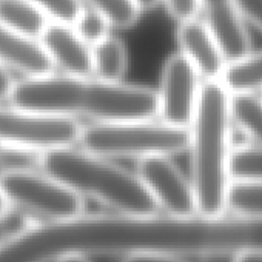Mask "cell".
<instances>
[{"instance_id": "cell-1", "label": "cell", "mask_w": 262, "mask_h": 262, "mask_svg": "<svg viewBox=\"0 0 262 262\" xmlns=\"http://www.w3.org/2000/svg\"><path fill=\"white\" fill-rule=\"evenodd\" d=\"M159 250L182 256L184 221L174 216H77L31 222L0 242V262H57L70 253L122 254Z\"/></svg>"}, {"instance_id": "cell-2", "label": "cell", "mask_w": 262, "mask_h": 262, "mask_svg": "<svg viewBox=\"0 0 262 262\" xmlns=\"http://www.w3.org/2000/svg\"><path fill=\"white\" fill-rule=\"evenodd\" d=\"M13 106L62 116H86L96 122L153 119L158 93L148 86L93 79L90 76L45 74L14 82Z\"/></svg>"}, {"instance_id": "cell-3", "label": "cell", "mask_w": 262, "mask_h": 262, "mask_svg": "<svg viewBox=\"0 0 262 262\" xmlns=\"http://www.w3.org/2000/svg\"><path fill=\"white\" fill-rule=\"evenodd\" d=\"M228 91L216 80L201 85L198 106L190 123L191 187L199 214L217 216L227 210L228 155L231 150V120Z\"/></svg>"}, {"instance_id": "cell-4", "label": "cell", "mask_w": 262, "mask_h": 262, "mask_svg": "<svg viewBox=\"0 0 262 262\" xmlns=\"http://www.w3.org/2000/svg\"><path fill=\"white\" fill-rule=\"evenodd\" d=\"M42 171L56 178L82 198L88 196L119 214L147 217L158 214L159 207L138 174L108 158L86 150L62 147L39 155Z\"/></svg>"}, {"instance_id": "cell-5", "label": "cell", "mask_w": 262, "mask_h": 262, "mask_svg": "<svg viewBox=\"0 0 262 262\" xmlns=\"http://www.w3.org/2000/svg\"><path fill=\"white\" fill-rule=\"evenodd\" d=\"M79 144L103 158L174 156L188 150L190 128L151 119L96 122L82 128Z\"/></svg>"}, {"instance_id": "cell-6", "label": "cell", "mask_w": 262, "mask_h": 262, "mask_svg": "<svg viewBox=\"0 0 262 262\" xmlns=\"http://www.w3.org/2000/svg\"><path fill=\"white\" fill-rule=\"evenodd\" d=\"M0 193L10 207L45 221H67L83 214V198L45 171L8 168L0 173Z\"/></svg>"}, {"instance_id": "cell-7", "label": "cell", "mask_w": 262, "mask_h": 262, "mask_svg": "<svg viewBox=\"0 0 262 262\" xmlns=\"http://www.w3.org/2000/svg\"><path fill=\"white\" fill-rule=\"evenodd\" d=\"M82 123L76 117L19 108L0 106V145L45 153L79 142Z\"/></svg>"}, {"instance_id": "cell-8", "label": "cell", "mask_w": 262, "mask_h": 262, "mask_svg": "<svg viewBox=\"0 0 262 262\" xmlns=\"http://www.w3.org/2000/svg\"><path fill=\"white\" fill-rule=\"evenodd\" d=\"M201 76L181 54L170 56L161 73L158 93V114L162 122L188 128L201 93Z\"/></svg>"}, {"instance_id": "cell-9", "label": "cell", "mask_w": 262, "mask_h": 262, "mask_svg": "<svg viewBox=\"0 0 262 262\" xmlns=\"http://www.w3.org/2000/svg\"><path fill=\"white\" fill-rule=\"evenodd\" d=\"M136 174L156 201L159 210L162 208L168 216L187 217L198 213L191 182L171 162L170 156L139 159Z\"/></svg>"}, {"instance_id": "cell-10", "label": "cell", "mask_w": 262, "mask_h": 262, "mask_svg": "<svg viewBox=\"0 0 262 262\" xmlns=\"http://www.w3.org/2000/svg\"><path fill=\"white\" fill-rule=\"evenodd\" d=\"M204 22L216 37L227 62L250 53L245 20L236 0H199Z\"/></svg>"}, {"instance_id": "cell-11", "label": "cell", "mask_w": 262, "mask_h": 262, "mask_svg": "<svg viewBox=\"0 0 262 262\" xmlns=\"http://www.w3.org/2000/svg\"><path fill=\"white\" fill-rule=\"evenodd\" d=\"M181 54L196 68L205 80H216L227 63V59L204 20L188 19L179 22L176 33Z\"/></svg>"}, {"instance_id": "cell-12", "label": "cell", "mask_w": 262, "mask_h": 262, "mask_svg": "<svg viewBox=\"0 0 262 262\" xmlns=\"http://www.w3.org/2000/svg\"><path fill=\"white\" fill-rule=\"evenodd\" d=\"M39 42L45 48L54 67H59L65 74L90 76L93 73L91 47L86 45L73 25L50 20L42 31Z\"/></svg>"}, {"instance_id": "cell-13", "label": "cell", "mask_w": 262, "mask_h": 262, "mask_svg": "<svg viewBox=\"0 0 262 262\" xmlns=\"http://www.w3.org/2000/svg\"><path fill=\"white\" fill-rule=\"evenodd\" d=\"M0 67L16 70L25 77L53 73L54 65L39 39L20 34L0 24Z\"/></svg>"}, {"instance_id": "cell-14", "label": "cell", "mask_w": 262, "mask_h": 262, "mask_svg": "<svg viewBox=\"0 0 262 262\" xmlns=\"http://www.w3.org/2000/svg\"><path fill=\"white\" fill-rule=\"evenodd\" d=\"M219 80L228 93H256L262 90V51L247 53L228 60Z\"/></svg>"}, {"instance_id": "cell-15", "label": "cell", "mask_w": 262, "mask_h": 262, "mask_svg": "<svg viewBox=\"0 0 262 262\" xmlns=\"http://www.w3.org/2000/svg\"><path fill=\"white\" fill-rule=\"evenodd\" d=\"M51 19L28 0H0V24L39 39Z\"/></svg>"}, {"instance_id": "cell-16", "label": "cell", "mask_w": 262, "mask_h": 262, "mask_svg": "<svg viewBox=\"0 0 262 262\" xmlns=\"http://www.w3.org/2000/svg\"><path fill=\"white\" fill-rule=\"evenodd\" d=\"M93 73L103 80L119 82L128 68V51L125 43L108 34L91 47Z\"/></svg>"}, {"instance_id": "cell-17", "label": "cell", "mask_w": 262, "mask_h": 262, "mask_svg": "<svg viewBox=\"0 0 262 262\" xmlns=\"http://www.w3.org/2000/svg\"><path fill=\"white\" fill-rule=\"evenodd\" d=\"M228 113L231 125L262 144V97L254 93H228Z\"/></svg>"}, {"instance_id": "cell-18", "label": "cell", "mask_w": 262, "mask_h": 262, "mask_svg": "<svg viewBox=\"0 0 262 262\" xmlns=\"http://www.w3.org/2000/svg\"><path fill=\"white\" fill-rule=\"evenodd\" d=\"M227 170L230 182L262 181V144L231 147Z\"/></svg>"}, {"instance_id": "cell-19", "label": "cell", "mask_w": 262, "mask_h": 262, "mask_svg": "<svg viewBox=\"0 0 262 262\" xmlns=\"http://www.w3.org/2000/svg\"><path fill=\"white\" fill-rule=\"evenodd\" d=\"M227 210H231L233 214L262 219V181L230 182Z\"/></svg>"}, {"instance_id": "cell-20", "label": "cell", "mask_w": 262, "mask_h": 262, "mask_svg": "<svg viewBox=\"0 0 262 262\" xmlns=\"http://www.w3.org/2000/svg\"><path fill=\"white\" fill-rule=\"evenodd\" d=\"M113 28H131L142 14L136 0H86Z\"/></svg>"}, {"instance_id": "cell-21", "label": "cell", "mask_w": 262, "mask_h": 262, "mask_svg": "<svg viewBox=\"0 0 262 262\" xmlns=\"http://www.w3.org/2000/svg\"><path fill=\"white\" fill-rule=\"evenodd\" d=\"M74 31L90 47L110 34V24L106 19L93 8H82L77 19L73 22Z\"/></svg>"}, {"instance_id": "cell-22", "label": "cell", "mask_w": 262, "mask_h": 262, "mask_svg": "<svg viewBox=\"0 0 262 262\" xmlns=\"http://www.w3.org/2000/svg\"><path fill=\"white\" fill-rule=\"evenodd\" d=\"M37 8H40L51 20L73 25L82 11L80 0H28Z\"/></svg>"}, {"instance_id": "cell-23", "label": "cell", "mask_w": 262, "mask_h": 262, "mask_svg": "<svg viewBox=\"0 0 262 262\" xmlns=\"http://www.w3.org/2000/svg\"><path fill=\"white\" fill-rule=\"evenodd\" d=\"M168 14L178 22H184L188 19H194L201 11L199 0H162Z\"/></svg>"}, {"instance_id": "cell-24", "label": "cell", "mask_w": 262, "mask_h": 262, "mask_svg": "<svg viewBox=\"0 0 262 262\" xmlns=\"http://www.w3.org/2000/svg\"><path fill=\"white\" fill-rule=\"evenodd\" d=\"M31 222L33 221L28 219V216L24 211L19 214H14V213H11V208L7 213L0 214V242L5 241L8 236L17 233L19 230L25 228Z\"/></svg>"}, {"instance_id": "cell-25", "label": "cell", "mask_w": 262, "mask_h": 262, "mask_svg": "<svg viewBox=\"0 0 262 262\" xmlns=\"http://www.w3.org/2000/svg\"><path fill=\"white\" fill-rule=\"evenodd\" d=\"M123 262H187L182 256L159 251V250H141L123 256Z\"/></svg>"}, {"instance_id": "cell-26", "label": "cell", "mask_w": 262, "mask_h": 262, "mask_svg": "<svg viewBox=\"0 0 262 262\" xmlns=\"http://www.w3.org/2000/svg\"><path fill=\"white\" fill-rule=\"evenodd\" d=\"M245 22L253 24L262 31V0H236Z\"/></svg>"}, {"instance_id": "cell-27", "label": "cell", "mask_w": 262, "mask_h": 262, "mask_svg": "<svg viewBox=\"0 0 262 262\" xmlns=\"http://www.w3.org/2000/svg\"><path fill=\"white\" fill-rule=\"evenodd\" d=\"M13 85H14V82H13L10 73L4 67H0V99H8Z\"/></svg>"}, {"instance_id": "cell-28", "label": "cell", "mask_w": 262, "mask_h": 262, "mask_svg": "<svg viewBox=\"0 0 262 262\" xmlns=\"http://www.w3.org/2000/svg\"><path fill=\"white\" fill-rule=\"evenodd\" d=\"M236 262H262V248L247 250L236 254Z\"/></svg>"}, {"instance_id": "cell-29", "label": "cell", "mask_w": 262, "mask_h": 262, "mask_svg": "<svg viewBox=\"0 0 262 262\" xmlns=\"http://www.w3.org/2000/svg\"><path fill=\"white\" fill-rule=\"evenodd\" d=\"M202 262H236V254L230 253H214L202 256Z\"/></svg>"}, {"instance_id": "cell-30", "label": "cell", "mask_w": 262, "mask_h": 262, "mask_svg": "<svg viewBox=\"0 0 262 262\" xmlns=\"http://www.w3.org/2000/svg\"><path fill=\"white\" fill-rule=\"evenodd\" d=\"M57 262H91L88 259V256L85 254H80V253H70L63 257H60Z\"/></svg>"}, {"instance_id": "cell-31", "label": "cell", "mask_w": 262, "mask_h": 262, "mask_svg": "<svg viewBox=\"0 0 262 262\" xmlns=\"http://www.w3.org/2000/svg\"><path fill=\"white\" fill-rule=\"evenodd\" d=\"M162 0H136V4L139 5V8L144 11V10H153L156 8Z\"/></svg>"}, {"instance_id": "cell-32", "label": "cell", "mask_w": 262, "mask_h": 262, "mask_svg": "<svg viewBox=\"0 0 262 262\" xmlns=\"http://www.w3.org/2000/svg\"><path fill=\"white\" fill-rule=\"evenodd\" d=\"M11 207H10V204H8V201L5 199V196L0 193V214H4V213H7L8 210H10Z\"/></svg>"}]
</instances>
